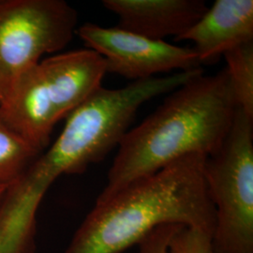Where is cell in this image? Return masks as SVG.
<instances>
[{
  "mask_svg": "<svg viewBox=\"0 0 253 253\" xmlns=\"http://www.w3.org/2000/svg\"><path fill=\"white\" fill-rule=\"evenodd\" d=\"M168 94L123 138L96 202L181 158L209 157L220 148L238 108L226 70L213 76L202 73Z\"/></svg>",
  "mask_w": 253,
  "mask_h": 253,
  "instance_id": "cell-1",
  "label": "cell"
},
{
  "mask_svg": "<svg viewBox=\"0 0 253 253\" xmlns=\"http://www.w3.org/2000/svg\"><path fill=\"white\" fill-rule=\"evenodd\" d=\"M207 158L186 156L96 202L65 253H123L166 224L212 236L216 211L204 176Z\"/></svg>",
  "mask_w": 253,
  "mask_h": 253,
  "instance_id": "cell-2",
  "label": "cell"
},
{
  "mask_svg": "<svg viewBox=\"0 0 253 253\" xmlns=\"http://www.w3.org/2000/svg\"><path fill=\"white\" fill-rule=\"evenodd\" d=\"M204 73L202 68L131 82L118 89L102 86L68 116L63 130L49 150L25 173L46 187L62 174L84 172L119 146L139 108Z\"/></svg>",
  "mask_w": 253,
  "mask_h": 253,
  "instance_id": "cell-3",
  "label": "cell"
},
{
  "mask_svg": "<svg viewBox=\"0 0 253 253\" xmlns=\"http://www.w3.org/2000/svg\"><path fill=\"white\" fill-rule=\"evenodd\" d=\"M106 73L104 58L91 49L48 57L19 79L0 118L41 153L55 124L100 88Z\"/></svg>",
  "mask_w": 253,
  "mask_h": 253,
  "instance_id": "cell-4",
  "label": "cell"
},
{
  "mask_svg": "<svg viewBox=\"0 0 253 253\" xmlns=\"http://www.w3.org/2000/svg\"><path fill=\"white\" fill-rule=\"evenodd\" d=\"M253 118L239 108L204 176L216 211L212 253H253Z\"/></svg>",
  "mask_w": 253,
  "mask_h": 253,
  "instance_id": "cell-5",
  "label": "cell"
},
{
  "mask_svg": "<svg viewBox=\"0 0 253 253\" xmlns=\"http://www.w3.org/2000/svg\"><path fill=\"white\" fill-rule=\"evenodd\" d=\"M77 21L63 0H0V106L43 54L70 43Z\"/></svg>",
  "mask_w": 253,
  "mask_h": 253,
  "instance_id": "cell-6",
  "label": "cell"
},
{
  "mask_svg": "<svg viewBox=\"0 0 253 253\" xmlns=\"http://www.w3.org/2000/svg\"><path fill=\"white\" fill-rule=\"evenodd\" d=\"M77 33L88 49L104 58L107 73L133 81L156 77L159 73L201 68L192 48L151 40L119 27H103L88 23L79 27Z\"/></svg>",
  "mask_w": 253,
  "mask_h": 253,
  "instance_id": "cell-7",
  "label": "cell"
},
{
  "mask_svg": "<svg viewBox=\"0 0 253 253\" xmlns=\"http://www.w3.org/2000/svg\"><path fill=\"white\" fill-rule=\"evenodd\" d=\"M105 9L118 17V26L129 32L163 41H176L207 12L203 0H104Z\"/></svg>",
  "mask_w": 253,
  "mask_h": 253,
  "instance_id": "cell-8",
  "label": "cell"
},
{
  "mask_svg": "<svg viewBox=\"0 0 253 253\" xmlns=\"http://www.w3.org/2000/svg\"><path fill=\"white\" fill-rule=\"evenodd\" d=\"M179 41L193 42L201 64L212 63L227 51L253 42V0H217Z\"/></svg>",
  "mask_w": 253,
  "mask_h": 253,
  "instance_id": "cell-9",
  "label": "cell"
},
{
  "mask_svg": "<svg viewBox=\"0 0 253 253\" xmlns=\"http://www.w3.org/2000/svg\"><path fill=\"white\" fill-rule=\"evenodd\" d=\"M223 56L237 107L253 118V42L235 47Z\"/></svg>",
  "mask_w": 253,
  "mask_h": 253,
  "instance_id": "cell-10",
  "label": "cell"
},
{
  "mask_svg": "<svg viewBox=\"0 0 253 253\" xmlns=\"http://www.w3.org/2000/svg\"><path fill=\"white\" fill-rule=\"evenodd\" d=\"M40 152L0 118V184H11L36 161Z\"/></svg>",
  "mask_w": 253,
  "mask_h": 253,
  "instance_id": "cell-11",
  "label": "cell"
},
{
  "mask_svg": "<svg viewBox=\"0 0 253 253\" xmlns=\"http://www.w3.org/2000/svg\"><path fill=\"white\" fill-rule=\"evenodd\" d=\"M211 235L199 230L181 226L169 242V253H212Z\"/></svg>",
  "mask_w": 253,
  "mask_h": 253,
  "instance_id": "cell-12",
  "label": "cell"
},
{
  "mask_svg": "<svg viewBox=\"0 0 253 253\" xmlns=\"http://www.w3.org/2000/svg\"><path fill=\"white\" fill-rule=\"evenodd\" d=\"M181 225L166 224L154 229L140 242V253H169V242Z\"/></svg>",
  "mask_w": 253,
  "mask_h": 253,
  "instance_id": "cell-13",
  "label": "cell"
},
{
  "mask_svg": "<svg viewBox=\"0 0 253 253\" xmlns=\"http://www.w3.org/2000/svg\"><path fill=\"white\" fill-rule=\"evenodd\" d=\"M9 186V184H0V205H1L2 201L4 199V197H5V194H6L7 190H8Z\"/></svg>",
  "mask_w": 253,
  "mask_h": 253,
  "instance_id": "cell-14",
  "label": "cell"
}]
</instances>
